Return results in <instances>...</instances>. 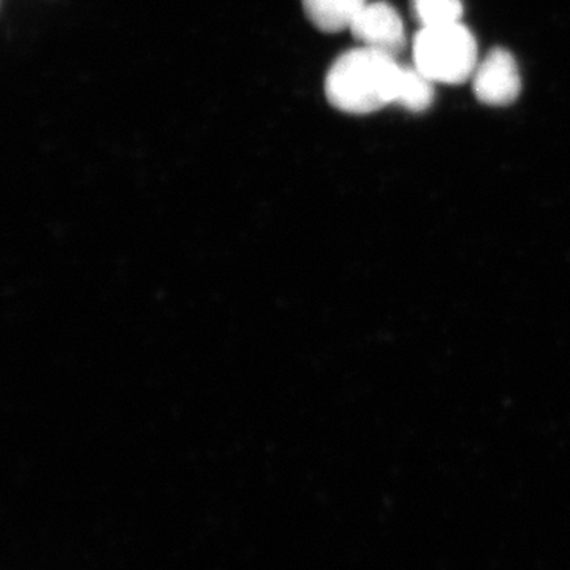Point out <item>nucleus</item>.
I'll list each match as a JSON object with an SVG mask.
<instances>
[{
  "instance_id": "2",
  "label": "nucleus",
  "mask_w": 570,
  "mask_h": 570,
  "mask_svg": "<svg viewBox=\"0 0 570 570\" xmlns=\"http://www.w3.org/2000/svg\"><path fill=\"white\" fill-rule=\"evenodd\" d=\"M412 56L414 66L431 81L463 85L478 67V41L461 22L422 28L415 33Z\"/></svg>"
},
{
  "instance_id": "7",
  "label": "nucleus",
  "mask_w": 570,
  "mask_h": 570,
  "mask_svg": "<svg viewBox=\"0 0 570 570\" xmlns=\"http://www.w3.org/2000/svg\"><path fill=\"white\" fill-rule=\"evenodd\" d=\"M412 14L422 28L455 24L463 17L461 0H412Z\"/></svg>"
},
{
  "instance_id": "1",
  "label": "nucleus",
  "mask_w": 570,
  "mask_h": 570,
  "mask_svg": "<svg viewBox=\"0 0 570 570\" xmlns=\"http://www.w3.org/2000/svg\"><path fill=\"white\" fill-rule=\"evenodd\" d=\"M403 67L396 58L360 47L348 50L330 67L325 96L336 110L348 115H371L395 105L397 81Z\"/></svg>"
},
{
  "instance_id": "5",
  "label": "nucleus",
  "mask_w": 570,
  "mask_h": 570,
  "mask_svg": "<svg viewBox=\"0 0 570 570\" xmlns=\"http://www.w3.org/2000/svg\"><path fill=\"white\" fill-rule=\"evenodd\" d=\"M367 0H303L307 20L325 33L348 29Z\"/></svg>"
},
{
  "instance_id": "6",
  "label": "nucleus",
  "mask_w": 570,
  "mask_h": 570,
  "mask_svg": "<svg viewBox=\"0 0 570 570\" xmlns=\"http://www.w3.org/2000/svg\"><path fill=\"white\" fill-rule=\"evenodd\" d=\"M434 100V81L425 77L417 67H403L397 81L395 105L412 112L428 110Z\"/></svg>"
},
{
  "instance_id": "3",
  "label": "nucleus",
  "mask_w": 570,
  "mask_h": 570,
  "mask_svg": "<svg viewBox=\"0 0 570 570\" xmlns=\"http://www.w3.org/2000/svg\"><path fill=\"white\" fill-rule=\"evenodd\" d=\"M471 80L475 99L490 107H508L521 92L519 63L504 48H494L479 61Z\"/></svg>"
},
{
  "instance_id": "4",
  "label": "nucleus",
  "mask_w": 570,
  "mask_h": 570,
  "mask_svg": "<svg viewBox=\"0 0 570 570\" xmlns=\"http://www.w3.org/2000/svg\"><path fill=\"white\" fill-rule=\"evenodd\" d=\"M348 31L363 47L397 58L406 48V32L395 7L387 2H367L356 14Z\"/></svg>"
}]
</instances>
